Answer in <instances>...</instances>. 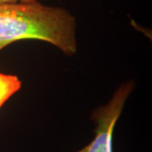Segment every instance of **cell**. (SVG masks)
I'll return each instance as SVG.
<instances>
[{"mask_svg":"<svg viewBox=\"0 0 152 152\" xmlns=\"http://www.w3.org/2000/svg\"><path fill=\"white\" fill-rule=\"evenodd\" d=\"M21 40L43 41L73 56L78 48L75 18L37 0L0 4V51Z\"/></svg>","mask_w":152,"mask_h":152,"instance_id":"6da1fadb","label":"cell"},{"mask_svg":"<svg viewBox=\"0 0 152 152\" xmlns=\"http://www.w3.org/2000/svg\"><path fill=\"white\" fill-rule=\"evenodd\" d=\"M133 88L132 82L121 85L107 103L93 111L95 136L87 145L76 152H113L114 129Z\"/></svg>","mask_w":152,"mask_h":152,"instance_id":"7a4b0ae2","label":"cell"},{"mask_svg":"<svg viewBox=\"0 0 152 152\" xmlns=\"http://www.w3.org/2000/svg\"><path fill=\"white\" fill-rule=\"evenodd\" d=\"M20 88L21 80L18 76L0 73V108Z\"/></svg>","mask_w":152,"mask_h":152,"instance_id":"3957f363","label":"cell"},{"mask_svg":"<svg viewBox=\"0 0 152 152\" xmlns=\"http://www.w3.org/2000/svg\"><path fill=\"white\" fill-rule=\"evenodd\" d=\"M36 0H0V4H10V3H18V2H32Z\"/></svg>","mask_w":152,"mask_h":152,"instance_id":"277c9868","label":"cell"}]
</instances>
